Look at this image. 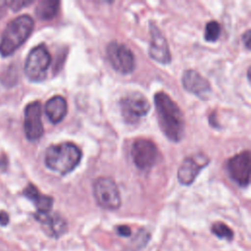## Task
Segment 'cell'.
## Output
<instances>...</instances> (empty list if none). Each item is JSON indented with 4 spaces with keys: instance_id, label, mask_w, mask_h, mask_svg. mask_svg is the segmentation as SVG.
Masks as SVG:
<instances>
[{
    "instance_id": "cell-24",
    "label": "cell",
    "mask_w": 251,
    "mask_h": 251,
    "mask_svg": "<svg viewBox=\"0 0 251 251\" xmlns=\"http://www.w3.org/2000/svg\"><path fill=\"white\" fill-rule=\"evenodd\" d=\"M0 165H1V159H0Z\"/></svg>"
},
{
    "instance_id": "cell-16",
    "label": "cell",
    "mask_w": 251,
    "mask_h": 251,
    "mask_svg": "<svg viewBox=\"0 0 251 251\" xmlns=\"http://www.w3.org/2000/svg\"><path fill=\"white\" fill-rule=\"evenodd\" d=\"M24 195L33 202L34 206L36 207L37 213L45 214L49 213L52 206H53V198L47 195H43L39 192L37 187L32 183H29L24 189Z\"/></svg>"
},
{
    "instance_id": "cell-4",
    "label": "cell",
    "mask_w": 251,
    "mask_h": 251,
    "mask_svg": "<svg viewBox=\"0 0 251 251\" xmlns=\"http://www.w3.org/2000/svg\"><path fill=\"white\" fill-rule=\"evenodd\" d=\"M51 63V55L44 45H37L30 50L25 63V74L31 81H41L46 77Z\"/></svg>"
},
{
    "instance_id": "cell-2",
    "label": "cell",
    "mask_w": 251,
    "mask_h": 251,
    "mask_svg": "<svg viewBox=\"0 0 251 251\" xmlns=\"http://www.w3.org/2000/svg\"><path fill=\"white\" fill-rule=\"evenodd\" d=\"M81 156L82 153L75 144L63 142L47 148L44 162L49 170L60 175H67L78 166Z\"/></svg>"
},
{
    "instance_id": "cell-9",
    "label": "cell",
    "mask_w": 251,
    "mask_h": 251,
    "mask_svg": "<svg viewBox=\"0 0 251 251\" xmlns=\"http://www.w3.org/2000/svg\"><path fill=\"white\" fill-rule=\"evenodd\" d=\"M131 157L138 169L148 170L156 165L159 158V150L154 142L141 138L132 144Z\"/></svg>"
},
{
    "instance_id": "cell-5",
    "label": "cell",
    "mask_w": 251,
    "mask_h": 251,
    "mask_svg": "<svg viewBox=\"0 0 251 251\" xmlns=\"http://www.w3.org/2000/svg\"><path fill=\"white\" fill-rule=\"evenodd\" d=\"M93 195L97 204L106 210H117L122 200L114 179L107 176L98 177L93 183Z\"/></svg>"
},
{
    "instance_id": "cell-17",
    "label": "cell",
    "mask_w": 251,
    "mask_h": 251,
    "mask_svg": "<svg viewBox=\"0 0 251 251\" xmlns=\"http://www.w3.org/2000/svg\"><path fill=\"white\" fill-rule=\"evenodd\" d=\"M60 8V2L56 0H42L36 8L35 14L41 20H51L58 14Z\"/></svg>"
},
{
    "instance_id": "cell-13",
    "label": "cell",
    "mask_w": 251,
    "mask_h": 251,
    "mask_svg": "<svg viewBox=\"0 0 251 251\" xmlns=\"http://www.w3.org/2000/svg\"><path fill=\"white\" fill-rule=\"evenodd\" d=\"M181 82L185 90L204 99L211 92L209 81L194 70H186L181 76Z\"/></svg>"
},
{
    "instance_id": "cell-15",
    "label": "cell",
    "mask_w": 251,
    "mask_h": 251,
    "mask_svg": "<svg viewBox=\"0 0 251 251\" xmlns=\"http://www.w3.org/2000/svg\"><path fill=\"white\" fill-rule=\"evenodd\" d=\"M67 101L61 95L51 97L45 104V114L52 124L60 123L67 115Z\"/></svg>"
},
{
    "instance_id": "cell-6",
    "label": "cell",
    "mask_w": 251,
    "mask_h": 251,
    "mask_svg": "<svg viewBox=\"0 0 251 251\" xmlns=\"http://www.w3.org/2000/svg\"><path fill=\"white\" fill-rule=\"evenodd\" d=\"M106 55L116 72L122 75H128L133 72L135 67L134 55L125 44L117 41L110 42L106 47Z\"/></svg>"
},
{
    "instance_id": "cell-10",
    "label": "cell",
    "mask_w": 251,
    "mask_h": 251,
    "mask_svg": "<svg viewBox=\"0 0 251 251\" xmlns=\"http://www.w3.org/2000/svg\"><path fill=\"white\" fill-rule=\"evenodd\" d=\"M41 114L42 110L39 101H33L27 104L25 109L24 129L25 136L29 141H36L43 134L44 129Z\"/></svg>"
},
{
    "instance_id": "cell-23",
    "label": "cell",
    "mask_w": 251,
    "mask_h": 251,
    "mask_svg": "<svg viewBox=\"0 0 251 251\" xmlns=\"http://www.w3.org/2000/svg\"><path fill=\"white\" fill-rule=\"evenodd\" d=\"M9 223V215L5 211H0V225L1 226H7Z\"/></svg>"
},
{
    "instance_id": "cell-3",
    "label": "cell",
    "mask_w": 251,
    "mask_h": 251,
    "mask_svg": "<svg viewBox=\"0 0 251 251\" xmlns=\"http://www.w3.org/2000/svg\"><path fill=\"white\" fill-rule=\"evenodd\" d=\"M34 22L28 15H22L12 20L3 30L0 40V54L12 55L28 38L33 30Z\"/></svg>"
},
{
    "instance_id": "cell-19",
    "label": "cell",
    "mask_w": 251,
    "mask_h": 251,
    "mask_svg": "<svg viewBox=\"0 0 251 251\" xmlns=\"http://www.w3.org/2000/svg\"><path fill=\"white\" fill-rule=\"evenodd\" d=\"M211 230L219 238L230 240L233 237V232L230 229V227L227 226L226 224L221 223V222H217V223L213 224V226L211 227Z\"/></svg>"
},
{
    "instance_id": "cell-22",
    "label": "cell",
    "mask_w": 251,
    "mask_h": 251,
    "mask_svg": "<svg viewBox=\"0 0 251 251\" xmlns=\"http://www.w3.org/2000/svg\"><path fill=\"white\" fill-rule=\"evenodd\" d=\"M117 232L122 236H128L130 234V228L126 226H120L117 228Z\"/></svg>"
},
{
    "instance_id": "cell-12",
    "label": "cell",
    "mask_w": 251,
    "mask_h": 251,
    "mask_svg": "<svg viewBox=\"0 0 251 251\" xmlns=\"http://www.w3.org/2000/svg\"><path fill=\"white\" fill-rule=\"evenodd\" d=\"M209 159L203 154L186 157L180 164L177 171V179L183 185H190L200 173L207 166Z\"/></svg>"
},
{
    "instance_id": "cell-7",
    "label": "cell",
    "mask_w": 251,
    "mask_h": 251,
    "mask_svg": "<svg viewBox=\"0 0 251 251\" xmlns=\"http://www.w3.org/2000/svg\"><path fill=\"white\" fill-rule=\"evenodd\" d=\"M120 106L125 122L130 125L136 124L150 111L148 100L139 92H133L124 96L120 102Z\"/></svg>"
},
{
    "instance_id": "cell-18",
    "label": "cell",
    "mask_w": 251,
    "mask_h": 251,
    "mask_svg": "<svg viewBox=\"0 0 251 251\" xmlns=\"http://www.w3.org/2000/svg\"><path fill=\"white\" fill-rule=\"evenodd\" d=\"M221 34V26L217 21H210L207 23L205 27L204 38L206 41L214 42L218 40Z\"/></svg>"
},
{
    "instance_id": "cell-14",
    "label": "cell",
    "mask_w": 251,
    "mask_h": 251,
    "mask_svg": "<svg viewBox=\"0 0 251 251\" xmlns=\"http://www.w3.org/2000/svg\"><path fill=\"white\" fill-rule=\"evenodd\" d=\"M35 218L46 227L49 235L53 237H59L67 230L66 221L58 214H50V212L45 214L36 213Z\"/></svg>"
},
{
    "instance_id": "cell-8",
    "label": "cell",
    "mask_w": 251,
    "mask_h": 251,
    "mask_svg": "<svg viewBox=\"0 0 251 251\" xmlns=\"http://www.w3.org/2000/svg\"><path fill=\"white\" fill-rule=\"evenodd\" d=\"M228 176L239 186L246 187L250 181V153L242 151L226 162Z\"/></svg>"
},
{
    "instance_id": "cell-1",
    "label": "cell",
    "mask_w": 251,
    "mask_h": 251,
    "mask_svg": "<svg viewBox=\"0 0 251 251\" xmlns=\"http://www.w3.org/2000/svg\"><path fill=\"white\" fill-rule=\"evenodd\" d=\"M154 104L161 130L173 142H179L184 135V118L178 105L165 92L154 95Z\"/></svg>"
},
{
    "instance_id": "cell-21",
    "label": "cell",
    "mask_w": 251,
    "mask_h": 251,
    "mask_svg": "<svg viewBox=\"0 0 251 251\" xmlns=\"http://www.w3.org/2000/svg\"><path fill=\"white\" fill-rule=\"evenodd\" d=\"M250 40H251V31L248 29L243 35H242V41L245 45L246 49H250Z\"/></svg>"
},
{
    "instance_id": "cell-11",
    "label": "cell",
    "mask_w": 251,
    "mask_h": 251,
    "mask_svg": "<svg viewBox=\"0 0 251 251\" xmlns=\"http://www.w3.org/2000/svg\"><path fill=\"white\" fill-rule=\"evenodd\" d=\"M149 30L151 37L148 49L149 56L154 61L160 64H169L172 60V56L167 39L165 38L159 27L153 23H150Z\"/></svg>"
},
{
    "instance_id": "cell-20",
    "label": "cell",
    "mask_w": 251,
    "mask_h": 251,
    "mask_svg": "<svg viewBox=\"0 0 251 251\" xmlns=\"http://www.w3.org/2000/svg\"><path fill=\"white\" fill-rule=\"evenodd\" d=\"M32 1H25V0H11V1H6L5 5L8 6L10 9H12L13 11L17 12L21 9H23L24 7L31 4Z\"/></svg>"
}]
</instances>
